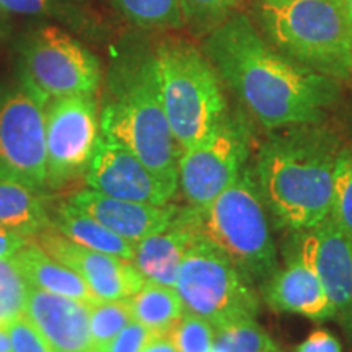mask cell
<instances>
[{
  "mask_svg": "<svg viewBox=\"0 0 352 352\" xmlns=\"http://www.w3.org/2000/svg\"><path fill=\"white\" fill-rule=\"evenodd\" d=\"M142 352H178V349L168 338V334H157L155 338L148 341V344L144 347Z\"/></svg>",
  "mask_w": 352,
  "mask_h": 352,
  "instance_id": "e575fe53",
  "label": "cell"
},
{
  "mask_svg": "<svg viewBox=\"0 0 352 352\" xmlns=\"http://www.w3.org/2000/svg\"><path fill=\"white\" fill-rule=\"evenodd\" d=\"M30 240V236L0 227V258H13Z\"/></svg>",
  "mask_w": 352,
  "mask_h": 352,
  "instance_id": "836d02e7",
  "label": "cell"
},
{
  "mask_svg": "<svg viewBox=\"0 0 352 352\" xmlns=\"http://www.w3.org/2000/svg\"><path fill=\"white\" fill-rule=\"evenodd\" d=\"M67 201L132 243H138L152 233L165 230L182 210V206L170 202L165 206H155L116 199L90 188L74 192Z\"/></svg>",
  "mask_w": 352,
  "mask_h": 352,
  "instance_id": "e0dca14e",
  "label": "cell"
},
{
  "mask_svg": "<svg viewBox=\"0 0 352 352\" xmlns=\"http://www.w3.org/2000/svg\"><path fill=\"white\" fill-rule=\"evenodd\" d=\"M12 352H52L44 336L26 316L16 318L7 328Z\"/></svg>",
  "mask_w": 352,
  "mask_h": 352,
  "instance_id": "f546056e",
  "label": "cell"
},
{
  "mask_svg": "<svg viewBox=\"0 0 352 352\" xmlns=\"http://www.w3.org/2000/svg\"><path fill=\"white\" fill-rule=\"evenodd\" d=\"M51 226V212L43 191L0 173V227L33 239Z\"/></svg>",
  "mask_w": 352,
  "mask_h": 352,
  "instance_id": "ffe728a7",
  "label": "cell"
},
{
  "mask_svg": "<svg viewBox=\"0 0 352 352\" xmlns=\"http://www.w3.org/2000/svg\"><path fill=\"white\" fill-rule=\"evenodd\" d=\"M296 352H342L340 340L327 329H316L297 346Z\"/></svg>",
  "mask_w": 352,
  "mask_h": 352,
  "instance_id": "1f68e13d",
  "label": "cell"
},
{
  "mask_svg": "<svg viewBox=\"0 0 352 352\" xmlns=\"http://www.w3.org/2000/svg\"><path fill=\"white\" fill-rule=\"evenodd\" d=\"M95 95H69L47 101V189H59L85 175L100 135V107Z\"/></svg>",
  "mask_w": 352,
  "mask_h": 352,
  "instance_id": "8fae6325",
  "label": "cell"
},
{
  "mask_svg": "<svg viewBox=\"0 0 352 352\" xmlns=\"http://www.w3.org/2000/svg\"><path fill=\"white\" fill-rule=\"evenodd\" d=\"M202 51L222 82L267 131L318 124L340 96L338 80L290 59L241 13L212 30Z\"/></svg>",
  "mask_w": 352,
  "mask_h": 352,
  "instance_id": "6da1fadb",
  "label": "cell"
},
{
  "mask_svg": "<svg viewBox=\"0 0 352 352\" xmlns=\"http://www.w3.org/2000/svg\"><path fill=\"white\" fill-rule=\"evenodd\" d=\"M175 290L184 311L210 321L215 328L230 321L256 318L261 308L256 285L202 236L188 250Z\"/></svg>",
  "mask_w": 352,
  "mask_h": 352,
  "instance_id": "52a82bcc",
  "label": "cell"
},
{
  "mask_svg": "<svg viewBox=\"0 0 352 352\" xmlns=\"http://www.w3.org/2000/svg\"><path fill=\"white\" fill-rule=\"evenodd\" d=\"M329 217L352 236V148L342 147L338 158Z\"/></svg>",
  "mask_w": 352,
  "mask_h": 352,
  "instance_id": "83f0119b",
  "label": "cell"
},
{
  "mask_svg": "<svg viewBox=\"0 0 352 352\" xmlns=\"http://www.w3.org/2000/svg\"><path fill=\"white\" fill-rule=\"evenodd\" d=\"M341 142L316 124L274 131L253 165L259 195L277 230L305 232L329 217Z\"/></svg>",
  "mask_w": 352,
  "mask_h": 352,
  "instance_id": "7a4b0ae2",
  "label": "cell"
},
{
  "mask_svg": "<svg viewBox=\"0 0 352 352\" xmlns=\"http://www.w3.org/2000/svg\"><path fill=\"white\" fill-rule=\"evenodd\" d=\"M30 287L13 258H0V328L7 329L23 316Z\"/></svg>",
  "mask_w": 352,
  "mask_h": 352,
  "instance_id": "d4e9b609",
  "label": "cell"
},
{
  "mask_svg": "<svg viewBox=\"0 0 352 352\" xmlns=\"http://www.w3.org/2000/svg\"><path fill=\"white\" fill-rule=\"evenodd\" d=\"M127 21L142 30H178L186 26L182 0H111Z\"/></svg>",
  "mask_w": 352,
  "mask_h": 352,
  "instance_id": "603a6c76",
  "label": "cell"
},
{
  "mask_svg": "<svg viewBox=\"0 0 352 352\" xmlns=\"http://www.w3.org/2000/svg\"><path fill=\"white\" fill-rule=\"evenodd\" d=\"M199 236L195 208L183 206L165 230L152 233L135 243L132 264L147 283L175 287L179 266Z\"/></svg>",
  "mask_w": 352,
  "mask_h": 352,
  "instance_id": "ac0fdd59",
  "label": "cell"
},
{
  "mask_svg": "<svg viewBox=\"0 0 352 352\" xmlns=\"http://www.w3.org/2000/svg\"><path fill=\"white\" fill-rule=\"evenodd\" d=\"M201 236L219 248L253 285L266 283L279 270L271 219L259 195L253 166L210 204L195 208Z\"/></svg>",
  "mask_w": 352,
  "mask_h": 352,
  "instance_id": "8992f818",
  "label": "cell"
},
{
  "mask_svg": "<svg viewBox=\"0 0 352 352\" xmlns=\"http://www.w3.org/2000/svg\"><path fill=\"white\" fill-rule=\"evenodd\" d=\"M297 235L315 264L334 320L352 340V236L331 217Z\"/></svg>",
  "mask_w": 352,
  "mask_h": 352,
  "instance_id": "5bb4252c",
  "label": "cell"
},
{
  "mask_svg": "<svg viewBox=\"0 0 352 352\" xmlns=\"http://www.w3.org/2000/svg\"><path fill=\"white\" fill-rule=\"evenodd\" d=\"M52 226L76 243L132 261L135 243L122 239L65 199L51 212Z\"/></svg>",
  "mask_w": 352,
  "mask_h": 352,
  "instance_id": "44dd1931",
  "label": "cell"
},
{
  "mask_svg": "<svg viewBox=\"0 0 352 352\" xmlns=\"http://www.w3.org/2000/svg\"><path fill=\"white\" fill-rule=\"evenodd\" d=\"M90 308L82 300L30 287L23 315L43 334L52 352H90L94 351Z\"/></svg>",
  "mask_w": 352,
  "mask_h": 352,
  "instance_id": "2e32d148",
  "label": "cell"
},
{
  "mask_svg": "<svg viewBox=\"0 0 352 352\" xmlns=\"http://www.w3.org/2000/svg\"><path fill=\"white\" fill-rule=\"evenodd\" d=\"M20 78L46 100L96 94L101 64L78 39L59 26L46 25L21 41Z\"/></svg>",
  "mask_w": 352,
  "mask_h": 352,
  "instance_id": "ba28073f",
  "label": "cell"
},
{
  "mask_svg": "<svg viewBox=\"0 0 352 352\" xmlns=\"http://www.w3.org/2000/svg\"><path fill=\"white\" fill-rule=\"evenodd\" d=\"M272 342L256 318L236 320L215 328L212 352H263Z\"/></svg>",
  "mask_w": 352,
  "mask_h": 352,
  "instance_id": "cb8c5ba5",
  "label": "cell"
},
{
  "mask_svg": "<svg viewBox=\"0 0 352 352\" xmlns=\"http://www.w3.org/2000/svg\"><path fill=\"white\" fill-rule=\"evenodd\" d=\"M240 0H182L186 25L196 33L209 34L230 19Z\"/></svg>",
  "mask_w": 352,
  "mask_h": 352,
  "instance_id": "f1b7e54d",
  "label": "cell"
},
{
  "mask_svg": "<svg viewBox=\"0 0 352 352\" xmlns=\"http://www.w3.org/2000/svg\"><path fill=\"white\" fill-rule=\"evenodd\" d=\"M294 235V246L284 267H279L261 287V297L276 311L297 314L314 321L334 318V308L324 292L305 245Z\"/></svg>",
  "mask_w": 352,
  "mask_h": 352,
  "instance_id": "9a60e30c",
  "label": "cell"
},
{
  "mask_svg": "<svg viewBox=\"0 0 352 352\" xmlns=\"http://www.w3.org/2000/svg\"><path fill=\"white\" fill-rule=\"evenodd\" d=\"M52 8V0H0V12L13 15H46Z\"/></svg>",
  "mask_w": 352,
  "mask_h": 352,
  "instance_id": "d6a6232c",
  "label": "cell"
},
{
  "mask_svg": "<svg viewBox=\"0 0 352 352\" xmlns=\"http://www.w3.org/2000/svg\"><path fill=\"white\" fill-rule=\"evenodd\" d=\"M344 7H346V15H347V20H349L351 33H352V0H344Z\"/></svg>",
  "mask_w": 352,
  "mask_h": 352,
  "instance_id": "8d00e7d4",
  "label": "cell"
},
{
  "mask_svg": "<svg viewBox=\"0 0 352 352\" xmlns=\"http://www.w3.org/2000/svg\"><path fill=\"white\" fill-rule=\"evenodd\" d=\"M157 334L160 333L152 331V329L140 324L139 321L132 320L109 342L104 352H142L144 347L148 344V341L155 338Z\"/></svg>",
  "mask_w": 352,
  "mask_h": 352,
  "instance_id": "4dcf8cb0",
  "label": "cell"
},
{
  "mask_svg": "<svg viewBox=\"0 0 352 352\" xmlns=\"http://www.w3.org/2000/svg\"><path fill=\"white\" fill-rule=\"evenodd\" d=\"M127 302L132 320L160 334L168 333L184 314L183 302L175 287L155 283H145Z\"/></svg>",
  "mask_w": 352,
  "mask_h": 352,
  "instance_id": "7402d4cb",
  "label": "cell"
},
{
  "mask_svg": "<svg viewBox=\"0 0 352 352\" xmlns=\"http://www.w3.org/2000/svg\"><path fill=\"white\" fill-rule=\"evenodd\" d=\"M132 321L127 298L101 300L90 308V333L94 351L104 352L118 333Z\"/></svg>",
  "mask_w": 352,
  "mask_h": 352,
  "instance_id": "484cf974",
  "label": "cell"
},
{
  "mask_svg": "<svg viewBox=\"0 0 352 352\" xmlns=\"http://www.w3.org/2000/svg\"><path fill=\"white\" fill-rule=\"evenodd\" d=\"M47 101L19 77L0 87V173L47 189Z\"/></svg>",
  "mask_w": 352,
  "mask_h": 352,
  "instance_id": "9c48e42d",
  "label": "cell"
},
{
  "mask_svg": "<svg viewBox=\"0 0 352 352\" xmlns=\"http://www.w3.org/2000/svg\"><path fill=\"white\" fill-rule=\"evenodd\" d=\"M252 134L240 114L228 113L208 139L178 158V188L186 206L204 208L226 191L248 165Z\"/></svg>",
  "mask_w": 352,
  "mask_h": 352,
  "instance_id": "30bf717a",
  "label": "cell"
},
{
  "mask_svg": "<svg viewBox=\"0 0 352 352\" xmlns=\"http://www.w3.org/2000/svg\"><path fill=\"white\" fill-rule=\"evenodd\" d=\"M263 2H283V0H263Z\"/></svg>",
  "mask_w": 352,
  "mask_h": 352,
  "instance_id": "f35d334b",
  "label": "cell"
},
{
  "mask_svg": "<svg viewBox=\"0 0 352 352\" xmlns=\"http://www.w3.org/2000/svg\"><path fill=\"white\" fill-rule=\"evenodd\" d=\"M166 334L178 352H212L215 327L197 315L184 311Z\"/></svg>",
  "mask_w": 352,
  "mask_h": 352,
  "instance_id": "4316f807",
  "label": "cell"
},
{
  "mask_svg": "<svg viewBox=\"0 0 352 352\" xmlns=\"http://www.w3.org/2000/svg\"><path fill=\"white\" fill-rule=\"evenodd\" d=\"M166 120L179 153L209 138L227 118L222 78L195 43L171 36L153 51Z\"/></svg>",
  "mask_w": 352,
  "mask_h": 352,
  "instance_id": "277c9868",
  "label": "cell"
},
{
  "mask_svg": "<svg viewBox=\"0 0 352 352\" xmlns=\"http://www.w3.org/2000/svg\"><path fill=\"white\" fill-rule=\"evenodd\" d=\"M90 352H100V351H90Z\"/></svg>",
  "mask_w": 352,
  "mask_h": 352,
  "instance_id": "ab89813d",
  "label": "cell"
},
{
  "mask_svg": "<svg viewBox=\"0 0 352 352\" xmlns=\"http://www.w3.org/2000/svg\"><path fill=\"white\" fill-rule=\"evenodd\" d=\"M0 352H12L7 329H2V328H0Z\"/></svg>",
  "mask_w": 352,
  "mask_h": 352,
  "instance_id": "d590c367",
  "label": "cell"
},
{
  "mask_svg": "<svg viewBox=\"0 0 352 352\" xmlns=\"http://www.w3.org/2000/svg\"><path fill=\"white\" fill-rule=\"evenodd\" d=\"M263 352H283V351H280V349H279V347H277V346H276V342H272V344H270V346H267V347H266V349H264Z\"/></svg>",
  "mask_w": 352,
  "mask_h": 352,
  "instance_id": "74e56055",
  "label": "cell"
},
{
  "mask_svg": "<svg viewBox=\"0 0 352 352\" xmlns=\"http://www.w3.org/2000/svg\"><path fill=\"white\" fill-rule=\"evenodd\" d=\"M13 261L20 267L28 284L34 289L76 298L88 305L101 302L77 272L51 258L33 239L19 250V253L13 256Z\"/></svg>",
  "mask_w": 352,
  "mask_h": 352,
  "instance_id": "d6986e66",
  "label": "cell"
},
{
  "mask_svg": "<svg viewBox=\"0 0 352 352\" xmlns=\"http://www.w3.org/2000/svg\"><path fill=\"white\" fill-rule=\"evenodd\" d=\"M87 186L116 199L165 206L176 195L129 148L100 132L85 170Z\"/></svg>",
  "mask_w": 352,
  "mask_h": 352,
  "instance_id": "7c38bea8",
  "label": "cell"
},
{
  "mask_svg": "<svg viewBox=\"0 0 352 352\" xmlns=\"http://www.w3.org/2000/svg\"><path fill=\"white\" fill-rule=\"evenodd\" d=\"M100 131L134 153L175 191L179 148L166 120L155 57L127 56L113 64L100 109Z\"/></svg>",
  "mask_w": 352,
  "mask_h": 352,
  "instance_id": "3957f363",
  "label": "cell"
},
{
  "mask_svg": "<svg viewBox=\"0 0 352 352\" xmlns=\"http://www.w3.org/2000/svg\"><path fill=\"white\" fill-rule=\"evenodd\" d=\"M33 240L51 258L77 272L100 300L129 298L147 283L132 261L85 248L54 226L44 228Z\"/></svg>",
  "mask_w": 352,
  "mask_h": 352,
  "instance_id": "4fadbf2b",
  "label": "cell"
},
{
  "mask_svg": "<svg viewBox=\"0 0 352 352\" xmlns=\"http://www.w3.org/2000/svg\"><path fill=\"white\" fill-rule=\"evenodd\" d=\"M259 19L272 46L290 59L338 82L352 77V33L344 0L261 2Z\"/></svg>",
  "mask_w": 352,
  "mask_h": 352,
  "instance_id": "5b68a950",
  "label": "cell"
}]
</instances>
